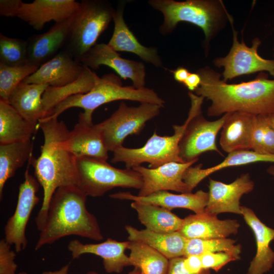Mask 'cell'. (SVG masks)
<instances>
[{"instance_id":"cell-1","label":"cell","mask_w":274,"mask_h":274,"mask_svg":"<svg viewBox=\"0 0 274 274\" xmlns=\"http://www.w3.org/2000/svg\"><path fill=\"white\" fill-rule=\"evenodd\" d=\"M58 118L40 120L39 127L44 136L41 154L37 159L31 157L35 175L43 189L41 208L35 218L39 231L44 228L51 198L57 189L77 186L79 174L76 157L68 149L66 140L70 130Z\"/></svg>"},{"instance_id":"cell-2","label":"cell","mask_w":274,"mask_h":274,"mask_svg":"<svg viewBox=\"0 0 274 274\" xmlns=\"http://www.w3.org/2000/svg\"><path fill=\"white\" fill-rule=\"evenodd\" d=\"M201 78L195 94L211 101L210 117L242 112L254 115L274 114V79L261 73L255 79L238 84H228L221 75L208 67L199 69Z\"/></svg>"},{"instance_id":"cell-3","label":"cell","mask_w":274,"mask_h":274,"mask_svg":"<svg viewBox=\"0 0 274 274\" xmlns=\"http://www.w3.org/2000/svg\"><path fill=\"white\" fill-rule=\"evenodd\" d=\"M87 195L77 186L58 188L50 200L47 220L35 246L38 250L65 236L104 238L95 216L86 209Z\"/></svg>"},{"instance_id":"cell-4","label":"cell","mask_w":274,"mask_h":274,"mask_svg":"<svg viewBox=\"0 0 274 274\" xmlns=\"http://www.w3.org/2000/svg\"><path fill=\"white\" fill-rule=\"evenodd\" d=\"M119 100L154 104L162 107L165 104L153 89L124 86L119 77L110 73L98 77L93 87L87 93L75 94L61 101L44 119L58 118L70 108H79L84 110L83 113L87 119L92 121V114L96 109L104 104Z\"/></svg>"},{"instance_id":"cell-5","label":"cell","mask_w":274,"mask_h":274,"mask_svg":"<svg viewBox=\"0 0 274 274\" xmlns=\"http://www.w3.org/2000/svg\"><path fill=\"white\" fill-rule=\"evenodd\" d=\"M115 10L108 1L82 0L70 18L68 37L63 49L80 63L108 28Z\"/></svg>"},{"instance_id":"cell-6","label":"cell","mask_w":274,"mask_h":274,"mask_svg":"<svg viewBox=\"0 0 274 274\" xmlns=\"http://www.w3.org/2000/svg\"><path fill=\"white\" fill-rule=\"evenodd\" d=\"M148 3L163 16L159 29L163 36L172 33L179 22H186L201 28L206 40L209 41L221 16L219 7L208 1L149 0Z\"/></svg>"},{"instance_id":"cell-7","label":"cell","mask_w":274,"mask_h":274,"mask_svg":"<svg viewBox=\"0 0 274 274\" xmlns=\"http://www.w3.org/2000/svg\"><path fill=\"white\" fill-rule=\"evenodd\" d=\"M79 174L78 187L87 196H101L115 187L140 189L142 175L132 168L119 169L107 160L90 157L77 158Z\"/></svg>"},{"instance_id":"cell-8","label":"cell","mask_w":274,"mask_h":274,"mask_svg":"<svg viewBox=\"0 0 274 274\" xmlns=\"http://www.w3.org/2000/svg\"><path fill=\"white\" fill-rule=\"evenodd\" d=\"M188 123L187 118L182 125H174V133L170 136H160L155 131L142 147H119L113 152L112 162H124L126 168L144 162L148 163L151 168L170 162H185L180 157L179 143Z\"/></svg>"},{"instance_id":"cell-9","label":"cell","mask_w":274,"mask_h":274,"mask_svg":"<svg viewBox=\"0 0 274 274\" xmlns=\"http://www.w3.org/2000/svg\"><path fill=\"white\" fill-rule=\"evenodd\" d=\"M191 107L187 118L188 123L179 143V155L185 162L198 159V157L207 151H216L220 154L216 137L226 118L225 114L215 121L206 119L202 115L201 106L204 97L192 92L188 93Z\"/></svg>"},{"instance_id":"cell-10","label":"cell","mask_w":274,"mask_h":274,"mask_svg":"<svg viewBox=\"0 0 274 274\" xmlns=\"http://www.w3.org/2000/svg\"><path fill=\"white\" fill-rule=\"evenodd\" d=\"M141 104L138 107H129L122 101L109 118L96 124L108 151L113 152L122 146L129 135L139 134L147 121L159 115L162 107L154 104Z\"/></svg>"},{"instance_id":"cell-11","label":"cell","mask_w":274,"mask_h":274,"mask_svg":"<svg viewBox=\"0 0 274 274\" xmlns=\"http://www.w3.org/2000/svg\"><path fill=\"white\" fill-rule=\"evenodd\" d=\"M233 29V44L229 53L224 57L216 58L214 64L218 67H223V80H228L242 75L266 71L274 77V60L261 57L257 50L261 44L258 38L252 41V46L246 45L243 41L237 40V32Z\"/></svg>"},{"instance_id":"cell-12","label":"cell","mask_w":274,"mask_h":274,"mask_svg":"<svg viewBox=\"0 0 274 274\" xmlns=\"http://www.w3.org/2000/svg\"><path fill=\"white\" fill-rule=\"evenodd\" d=\"M40 185L36 178L29 174L27 168L24 173V181L19 186L15 211L4 228L5 239L10 245L14 246L16 253L24 250L27 247L26 228L31 212L40 200L37 195Z\"/></svg>"},{"instance_id":"cell-13","label":"cell","mask_w":274,"mask_h":274,"mask_svg":"<svg viewBox=\"0 0 274 274\" xmlns=\"http://www.w3.org/2000/svg\"><path fill=\"white\" fill-rule=\"evenodd\" d=\"M80 63L91 70H97L101 65L107 66L123 79L130 80L135 88L145 87L146 72L144 63L122 58L107 44H96L81 58Z\"/></svg>"},{"instance_id":"cell-14","label":"cell","mask_w":274,"mask_h":274,"mask_svg":"<svg viewBox=\"0 0 274 274\" xmlns=\"http://www.w3.org/2000/svg\"><path fill=\"white\" fill-rule=\"evenodd\" d=\"M198 160L185 162H170L154 168L141 165L133 167L132 169L139 173L143 179V185L138 195L145 196L157 191L168 190L191 193L183 178L186 169Z\"/></svg>"},{"instance_id":"cell-15","label":"cell","mask_w":274,"mask_h":274,"mask_svg":"<svg viewBox=\"0 0 274 274\" xmlns=\"http://www.w3.org/2000/svg\"><path fill=\"white\" fill-rule=\"evenodd\" d=\"M254 183L249 174H243L230 184L209 179V199L204 211L217 215L232 213L242 215L240 199L252 191Z\"/></svg>"},{"instance_id":"cell-16","label":"cell","mask_w":274,"mask_h":274,"mask_svg":"<svg viewBox=\"0 0 274 274\" xmlns=\"http://www.w3.org/2000/svg\"><path fill=\"white\" fill-rule=\"evenodd\" d=\"M84 67L67 52L62 49L22 82L60 87L78 79Z\"/></svg>"},{"instance_id":"cell-17","label":"cell","mask_w":274,"mask_h":274,"mask_svg":"<svg viewBox=\"0 0 274 274\" xmlns=\"http://www.w3.org/2000/svg\"><path fill=\"white\" fill-rule=\"evenodd\" d=\"M75 0H35L22 2L17 17L36 30L42 29L46 23H59L71 18L80 7Z\"/></svg>"},{"instance_id":"cell-18","label":"cell","mask_w":274,"mask_h":274,"mask_svg":"<svg viewBox=\"0 0 274 274\" xmlns=\"http://www.w3.org/2000/svg\"><path fill=\"white\" fill-rule=\"evenodd\" d=\"M124 7L125 2L118 3L113 19L114 31L107 44L116 52L133 53L156 67H162L163 62L157 48L141 44L126 25L124 18Z\"/></svg>"},{"instance_id":"cell-19","label":"cell","mask_w":274,"mask_h":274,"mask_svg":"<svg viewBox=\"0 0 274 274\" xmlns=\"http://www.w3.org/2000/svg\"><path fill=\"white\" fill-rule=\"evenodd\" d=\"M66 144L68 149L76 157H90L107 160L108 151L101 133L92 121L88 120L81 112L78 123L69 131Z\"/></svg>"},{"instance_id":"cell-20","label":"cell","mask_w":274,"mask_h":274,"mask_svg":"<svg viewBox=\"0 0 274 274\" xmlns=\"http://www.w3.org/2000/svg\"><path fill=\"white\" fill-rule=\"evenodd\" d=\"M129 241L118 242L112 238L98 244H83L78 239L70 242L67 248L73 259H78L85 254L100 257L105 270L108 273H120L124 267L131 265L129 257L125 254Z\"/></svg>"},{"instance_id":"cell-21","label":"cell","mask_w":274,"mask_h":274,"mask_svg":"<svg viewBox=\"0 0 274 274\" xmlns=\"http://www.w3.org/2000/svg\"><path fill=\"white\" fill-rule=\"evenodd\" d=\"M70 18L55 23L47 32L33 35L27 41L26 64L39 67L61 51L66 44Z\"/></svg>"},{"instance_id":"cell-22","label":"cell","mask_w":274,"mask_h":274,"mask_svg":"<svg viewBox=\"0 0 274 274\" xmlns=\"http://www.w3.org/2000/svg\"><path fill=\"white\" fill-rule=\"evenodd\" d=\"M110 197L154 204L170 211L176 208L187 209L198 214L204 211L209 199V192L200 190L194 193L177 194L168 191H159L145 196H140L129 192H122L112 194Z\"/></svg>"},{"instance_id":"cell-23","label":"cell","mask_w":274,"mask_h":274,"mask_svg":"<svg viewBox=\"0 0 274 274\" xmlns=\"http://www.w3.org/2000/svg\"><path fill=\"white\" fill-rule=\"evenodd\" d=\"M239 226L236 220H220L217 215L204 211L183 219L178 231L187 239L220 238L236 234Z\"/></svg>"},{"instance_id":"cell-24","label":"cell","mask_w":274,"mask_h":274,"mask_svg":"<svg viewBox=\"0 0 274 274\" xmlns=\"http://www.w3.org/2000/svg\"><path fill=\"white\" fill-rule=\"evenodd\" d=\"M241 211L246 223L254 234L257 247L256 255L247 274H264L270 270L274 263V251L269 246L274 239V229L262 222L250 208L241 206Z\"/></svg>"},{"instance_id":"cell-25","label":"cell","mask_w":274,"mask_h":274,"mask_svg":"<svg viewBox=\"0 0 274 274\" xmlns=\"http://www.w3.org/2000/svg\"><path fill=\"white\" fill-rule=\"evenodd\" d=\"M226 114L220 138L222 150L228 154L238 150H251L256 115L242 112Z\"/></svg>"},{"instance_id":"cell-26","label":"cell","mask_w":274,"mask_h":274,"mask_svg":"<svg viewBox=\"0 0 274 274\" xmlns=\"http://www.w3.org/2000/svg\"><path fill=\"white\" fill-rule=\"evenodd\" d=\"M48 86L22 82L12 92L8 102L23 118L39 126L44 117L42 96Z\"/></svg>"},{"instance_id":"cell-27","label":"cell","mask_w":274,"mask_h":274,"mask_svg":"<svg viewBox=\"0 0 274 274\" xmlns=\"http://www.w3.org/2000/svg\"><path fill=\"white\" fill-rule=\"evenodd\" d=\"M125 229L128 234V241L145 244L169 260L184 257L188 239L179 231L157 233L147 229L139 230L130 225L125 226Z\"/></svg>"},{"instance_id":"cell-28","label":"cell","mask_w":274,"mask_h":274,"mask_svg":"<svg viewBox=\"0 0 274 274\" xmlns=\"http://www.w3.org/2000/svg\"><path fill=\"white\" fill-rule=\"evenodd\" d=\"M257 162L274 163V155L258 154L252 150H238L228 153L227 156L219 163L207 168H202L199 164L190 166L183 175V180L190 191L205 178L211 174L226 167L246 165Z\"/></svg>"},{"instance_id":"cell-29","label":"cell","mask_w":274,"mask_h":274,"mask_svg":"<svg viewBox=\"0 0 274 274\" xmlns=\"http://www.w3.org/2000/svg\"><path fill=\"white\" fill-rule=\"evenodd\" d=\"M38 128L23 118L8 102L0 100V144L30 140Z\"/></svg>"},{"instance_id":"cell-30","label":"cell","mask_w":274,"mask_h":274,"mask_svg":"<svg viewBox=\"0 0 274 274\" xmlns=\"http://www.w3.org/2000/svg\"><path fill=\"white\" fill-rule=\"evenodd\" d=\"M131 207L137 212L141 223L150 231L171 233L178 231L182 225L183 219L166 208L138 201H133Z\"/></svg>"},{"instance_id":"cell-31","label":"cell","mask_w":274,"mask_h":274,"mask_svg":"<svg viewBox=\"0 0 274 274\" xmlns=\"http://www.w3.org/2000/svg\"><path fill=\"white\" fill-rule=\"evenodd\" d=\"M31 140L10 144H0V198L6 182L12 178L16 170L32 157Z\"/></svg>"},{"instance_id":"cell-32","label":"cell","mask_w":274,"mask_h":274,"mask_svg":"<svg viewBox=\"0 0 274 274\" xmlns=\"http://www.w3.org/2000/svg\"><path fill=\"white\" fill-rule=\"evenodd\" d=\"M98 77L95 72L85 66L81 76L75 82L60 87L48 86L42 96L43 119L64 99L75 94L86 93L91 90Z\"/></svg>"},{"instance_id":"cell-33","label":"cell","mask_w":274,"mask_h":274,"mask_svg":"<svg viewBox=\"0 0 274 274\" xmlns=\"http://www.w3.org/2000/svg\"><path fill=\"white\" fill-rule=\"evenodd\" d=\"M131 265L139 268L142 274H166L169 259L163 254L143 243L129 241Z\"/></svg>"},{"instance_id":"cell-34","label":"cell","mask_w":274,"mask_h":274,"mask_svg":"<svg viewBox=\"0 0 274 274\" xmlns=\"http://www.w3.org/2000/svg\"><path fill=\"white\" fill-rule=\"evenodd\" d=\"M236 241L227 237L212 239H188L184 257L190 255L201 256L205 253L220 252H227L238 260L241 246L235 244Z\"/></svg>"},{"instance_id":"cell-35","label":"cell","mask_w":274,"mask_h":274,"mask_svg":"<svg viewBox=\"0 0 274 274\" xmlns=\"http://www.w3.org/2000/svg\"><path fill=\"white\" fill-rule=\"evenodd\" d=\"M251 150L258 154L274 155V128L269 115L256 116L252 135Z\"/></svg>"},{"instance_id":"cell-36","label":"cell","mask_w":274,"mask_h":274,"mask_svg":"<svg viewBox=\"0 0 274 274\" xmlns=\"http://www.w3.org/2000/svg\"><path fill=\"white\" fill-rule=\"evenodd\" d=\"M38 68L27 64L11 66L0 63V100L8 102L11 94L17 86Z\"/></svg>"},{"instance_id":"cell-37","label":"cell","mask_w":274,"mask_h":274,"mask_svg":"<svg viewBox=\"0 0 274 274\" xmlns=\"http://www.w3.org/2000/svg\"><path fill=\"white\" fill-rule=\"evenodd\" d=\"M27 42L0 33V63L11 66L26 64Z\"/></svg>"},{"instance_id":"cell-38","label":"cell","mask_w":274,"mask_h":274,"mask_svg":"<svg viewBox=\"0 0 274 274\" xmlns=\"http://www.w3.org/2000/svg\"><path fill=\"white\" fill-rule=\"evenodd\" d=\"M5 238L0 241V274H16L17 265L15 262L16 252Z\"/></svg>"},{"instance_id":"cell-39","label":"cell","mask_w":274,"mask_h":274,"mask_svg":"<svg viewBox=\"0 0 274 274\" xmlns=\"http://www.w3.org/2000/svg\"><path fill=\"white\" fill-rule=\"evenodd\" d=\"M200 257L203 269H212L216 272L229 262L236 260L231 254L224 252L205 253Z\"/></svg>"},{"instance_id":"cell-40","label":"cell","mask_w":274,"mask_h":274,"mask_svg":"<svg viewBox=\"0 0 274 274\" xmlns=\"http://www.w3.org/2000/svg\"><path fill=\"white\" fill-rule=\"evenodd\" d=\"M184 257H180L170 259L166 274H211L210 269H203L197 273L188 271L184 267Z\"/></svg>"},{"instance_id":"cell-41","label":"cell","mask_w":274,"mask_h":274,"mask_svg":"<svg viewBox=\"0 0 274 274\" xmlns=\"http://www.w3.org/2000/svg\"><path fill=\"white\" fill-rule=\"evenodd\" d=\"M22 2L21 0H1L0 16L17 17Z\"/></svg>"},{"instance_id":"cell-42","label":"cell","mask_w":274,"mask_h":274,"mask_svg":"<svg viewBox=\"0 0 274 274\" xmlns=\"http://www.w3.org/2000/svg\"><path fill=\"white\" fill-rule=\"evenodd\" d=\"M184 265L185 268L192 273H199L203 269L200 256L190 255L185 257Z\"/></svg>"},{"instance_id":"cell-43","label":"cell","mask_w":274,"mask_h":274,"mask_svg":"<svg viewBox=\"0 0 274 274\" xmlns=\"http://www.w3.org/2000/svg\"><path fill=\"white\" fill-rule=\"evenodd\" d=\"M201 78L197 73H190L184 82L185 86L191 91H194L200 85Z\"/></svg>"},{"instance_id":"cell-44","label":"cell","mask_w":274,"mask_h":274,"mask_svg":"<svg viewBox=\"0 0 274 274\" xmlns=\"http://www.w3.org/2000/svg\"><path fill=\"white\" fill-rule=\"evenodd\" d=\"M174 78L178 82L184 83L190 74L189 71L182 66H179L175 70L172 71Z\"/></svg>"},{"instance_id":"cell-45","label":"cell","mask_w":274,"mask_h":274,"mask_svg":"<svg viewBox=\"0 0 274 274\" xmlns=\"http://www.w3.org/2000/svg\"><path fill=\"white\" fill-rule=\"evenodd\" d=\"M70 267V264H67L62 266L60 269L55 271H46L42 274H68Z\"/></svg>"},{"instance_id":"cell-46","label":"cell","mask_w":274,"mask_h":274,"mask_svg":"<svg viewBox=\"0 0 274 274\" xmlns=\"http://www.w3.org/2000/svg\"><path fill=\"white\" fill-rule=\"evenodd\" d=\"M141 272L140 270L138 268L134 267V269L132 270L131 271L129 272L128 274H141ZM85 274H97V273L94 271H89Z\"/></svg>"},{"instance_id":"cell-47","label":"cell","mask_w":274,"mask_h":274,"mask_svg":"<svg viewBox=\"0 0 274 274\" xmlns=\"http://www.w3.org/2000/svg\"><path fill=\"white\" fill-rule=\"evenodd\" d=\"M268 172L274 176V166H271L268 169Z\"/></svg>"},{"instance_id":"cell-48","label":"cell","mask_w":274,"mask_h":274,"mask_svg":"<svg viewBox=\"0 0 274 274\" xmlns=\"http://www.w3.org/2000/svg\"><path fill=\"white\" fill-rule=\"evenodd\" d=\"M269 117H270L271 123L272 124V126H273V127L274 128V114H271V115H269Z\"/></svg>"},{"instance_id":"cell-49","label":"cell","mask_w":274,"mask_h":274,"mask_svg":"<svg viewBox=\"0 0 274 274\" xmlns=\"http://www.w3.org/2000/svg\"><path fill=\"white\" fill-rule=\"evenodd\" d=\"M16 274H28V273L27 272H25V271H22V272H20L18 273H16Z\"/></svg>"}]
</instances>
